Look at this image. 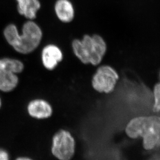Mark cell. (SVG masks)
Here are the masks:
<instances>
[{"label":"cell","instance_id":"obj_1","mask_svg":"<svg viewBox=\"0 0 160 160\" xmlns=\"http://www.w3.org/2000/svg\"><path fill=\"white\" fill-rule=\"evenodd\" d=\"M4 36L8 44L17 52L28 54L39 46L42 38V32L35 22L29 20L23 25L22 34L19 33L15 25L10 24L5 28Z\"/></svg>","mask_w":160,"mask_h":160},{"label":"cell","instance_id":"obj_2","mask_svg":"<svg viewBox=\"0 0 160 160\" xmlns=\"http://www.w3.org/2000/svg\"><path fill=\"white\" fill-rule=\"evenodd\" d=\"M125 132L131 138H142L144 149H153L160 139V117L150 116L133 118L127 125Z\"/></svg>","mask_w":160,"mask_h":160},{"label":"cell","instance_id":"obj_3","mask_svg":"<svg viewBox=\"0 0 160 160\" xmlns=\"http://www.w3.org/2000/svg\"><path fill=\"white\" fill-rule=\"evenodd\" d=\"M72 47L75 55L82 63L94 66L101 62L107 51L105 40L97 34L92 37L85 35L81 40L75 39Z\"/></svg>","mask_w":160,"mask_h":160},{"label":"cell","instance_id":"obj_4","mask_svg":"<svg viewBox=\"0 0 160 160\" xmlns=\"http://www.w3.org/2000/svg\"><path fill=\"white\" fill-rule=\"evenodd\" d=\"M51 151L59 160H70L76 151V141L71 132L61 129L52 137Z\"/></svg>","mask_w":160,"mask_h":160},{"label":"cell","instance_id":"obj_5","mask_svg":"<svg viewBox=\"0 0 160 160\" xmlns=\"http://www.w3.org/2000/svg\"><path fill=\"white\" fill-rule=\"evenodd\" d=\"M119 78V74L112 67L102 66L98 68L92 77V87L98 92L109 94L114 90Z\"/></svg>","mask_w":160,"mask_h":160},{"label":"cell","instance_id":"obj_6","mask_svg":"<svg viewBox=\"0 0 160 160\" xmlns=\"http://www.w3.org/2000/svg\"><path fill=\"white\" fill-rule=\"evenodd\" d=\"M63 59L61 49L55 45L49 44L45 46L42 52V61L45 68L52 70Z\"/></svg>","mask_w":160,"mask_h":160},{"label":"cell","instance_id":"obj_7","mask_svg":"<svg viewBox=\"0 0 160 160\" xmlns=\"http://www.w3.org/2000/svg\"><path fill=\"white\" fill-rule=\"evenodd\" d=\"M27 111L31 117L39 120L48 119L52 113L51 105L45 100L39 99L30 102L27 107Z\"/></svg>","mask_w":160,"mask_h":160},{"label":"cell","instance_id":"obj_8","mask_svg":"<svg viewBox=\"0 0 160 160\" xmlns=\"http://www.w3.org/2000/svg\"><path fill=\"white\" fill-rule=\"evenodd\" d=\"M55 12L61 22L68 23L74 17V9L69 0H57L55 4Z\"/></svg>","mask_w":160,"mask_h":160},{"label":"cell","instance_id":"obj_9","mask_svg":"<svg viewBox=\"0 0 160 160\" xmlns=\"http://www.w3.org/2000/svg\"><path fill=\"white\" fill-rule=\"evenodd\" d=\"M19 13L26 18L32 20L36 18L41 8L39 0H16Z\"/></svg>","mask_w":160,"mask_h":160},{"label":"cell","instance_id":"obj_10","mask_svg":"<svg viewBox=\"0 0 160 160\" xmlns=\"http://www.w3.org/2000/svg\"><path fill=\"white\" fill-rule=\"evenodd\" d=\"M23 69L24 65L20 60L9 58L0 59V73L17 74L22 72Z\"/></svg>","mask_w":160,"mask_h":160},{"label":"cell","instance_id":"obj_11","mask_svg":"<svg viewBox=\"0 0 160 160\" xmlns=\"http://www.w3.org/2000/svg\"><path fill=\"white\" fill-rule=\"evenodd\" d=\"M17 74L13 73H0V91L9 92L15 88L18 83Z\"/></svg>","mask_w":160,"mask_h":160},{"label":"cell","instance_id":"obj_12","mask_svg":"<svg viewBox=\"0 0 160 160\" xmlns=\"http://www.w3.org/2000/svg\"><path fill=\"white\" fill-rule=\"evenodd\" d=\"M153 93L154 97L153 111L154 112H159L160 111V82L154 85Z\"/></svg>","mask_w":160,"mask_h":160},{"label":"cell","instance_id":"obj_13","mask_svg":"<svg viewBox=\"0 0 160 160\" xmlns=\"http://www.w3.org/2000/svg\"><path fill=\"white\" fill-rule=\"evenodd\" d=\"M9 160V156L8 152L4 150H0V160Z\"/></svg>","mask_w":160,"mask_h":160},{"label":"cell","instance_id":"obj_14","mask_svg":"<svg viewBox=\"0 0 160 160\" xmlns=\"http://www.w3.org/2000/svg\"><path fill=\"white\" fill-rule=\"evenodd\" d=\"M15 160H33L30 158L26 157H22L18 158Z\"/></svg>","mask_w":160,"mask_h":160},{"label":"cell","instance_id":"obj_15","mask_svg":"<svg viewBox=\"0 0 160 160\" xmlns=\"http://www.w3.org/2000/svg\"><path fill=\"white\" fill-rule=\"evenodd\" d=\"M1 99H0V107H1Z\"/></svg>","mask_w":160,"mask_h":160},{"label":"cell","instance_id":"obj_16","mask_svg":"<svg viewBox=\"0 0 160 160\" xmlns=\"http://www.w3.org/2000/svg\"></svg>","mask_w":160,"mask_h":160}]
</instances>
